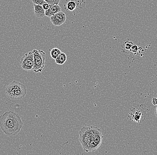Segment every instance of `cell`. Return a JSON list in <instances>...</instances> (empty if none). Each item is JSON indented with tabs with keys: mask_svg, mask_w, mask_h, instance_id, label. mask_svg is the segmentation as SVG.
<instances>
[{
	"mask_svg": "<svg viewBox=\"0 0 157 155\" xmlns=\"http://www.w3.org/2000/svg\"><path fill=\"white\" fill-rule=\"evenodd\" d=\"M130 50H131L133 52H137V51H138V47L136 45H133L132 47L130 49Z\"/></svg>",
	"mask_w": 157,
	"mask_h": 155,
	"instance_id": "obj_18",
	"label": "cell"
},
{
	"mask_svg": "<svg viewBox=\"0 0 157 155\" xmlns=\"http://www.w3.org/2000/svg\"><path fill=\"white\" fill-rule=\"evenodd\" d=\"M125 49L127 50H130V49L133 46V43L131 41H126L125 42Z\"/></svg>",
	"mask_w": 157,
	"mask_h": 155,
	"instance_id": "obj_16",
	"label": "cell"
},
{
	"mask_svg": "<svg viewBox=\"0 0 157 155\" xmlns=\"http://www.w3.org/2000/svg\"><path fill=\"white\" fill-rule=\"evenodd\" d=\"M34 13L36 17L39 18H43L45 16V10L41 5L34 4Z\"/></svg>",
	"mask_w": 157,
	"mask_h": 155,
	"instance_id": "obj_10",
	"label": "cell"
},
{
	"mask_svg": "<svg viewBox=\"0 0 157 155\" xmlns=\"http://www.w3.org/2000/svg\"><path fill=\"white\" fill-rule=\"evenodd\" d=\"M50 5H59L60 0H44Z\"/></svg>",
	"mask_w": 157,
	"mask_h": 155,
	"instance_id": "obj_15",
	"label": "cell"
},
{
	"mask_svg": "<svg viewBox=\"0 0 157 155\" xmlns=\"http://www.w3.org/2000/svg\"><path fill=\"white\" fill-rule=\"evenodd\" d=\"M23 126L20 116L13 111L6 112L0 116V127L5 134L15 135Z\"/></svg>",
	"mask_w": 157,
	"mask_h": 155,
	"instance_id": "obj_1",
	"label": "cell"
},
{
	"mask_svg": "<svg viewBox=\"0 0 157 155\" xmlns=\"http://www.w3.org/2000/svg\"><path fill=\"white\" fill-rule=\"evenodd\" d=\"M61 52H62L58 48H54L52 50H51V52H50V55H51L52 58L55 60L58 56L60 54Z\"/></svg>",
	"mask_w": 157,
	"mask_h": 155,
	"instance_id": "obj_13",
	"label": "cell"
},
{
	"mask_svg": "<svg viewBox=\"0 0 157 155\" xmlns=\"http://www.w3.org/2000/svg\"><path fill=\"white\" fill-rule=\"evenodd\" d=\"M152 102L154 105H157V97H154L152 99Z\"/></svg>",
	"mask_w": 157,
	"mask_h": 155,
	"instance_id": "obj_20",
	"label": "cell"
},
{
	"mask_svg": "<svg viewBox=\"0 0 157 155\" xmlns=\"http://www.w3.org/2000/svg\"><path fill=\"white\" fill-rule=\"evenodd\" d=\"M80 139L81 143L85 151L88 152L89 145L93 140V137L90 132V127H84L81 129L79 131Z\"/></svg>",
	"mask_w": 157,
	"mask_h": 155,
	"instance_id": "obj_4",
	"label": "cell"
},
{
	"mask_svg": "<svg viewBox=\"0 0 157 155\" xmlns=\"http://www.w3.org/2000/svg\"><path fill=\"white\" fill-rule=\"evenodd\" d=\"M34 56V68L35 73H41L45 66L46 53L43 50L34 49L32 51Z\"/></svg>",
	"mask_w": 157,
	"mask_h": 155,
	"instance_id": "obj_3",
	"label": "cell"
},
{
	"mask_svg": "<svg viewBox=\"0 0 157 155\" xmlns=\"http://www.w3.org/2000/svg\"><path fill=\"white\" fill-rule=\"evenodd\" d=\"M142 106L141 105V107ZM141 109V107L139 109H134L129 113L130 118L133 121L140 123L145 120L146 117V111Z\"/></svg>",
	"mask_w": 157,
	"mask_h": 155,
	"instance_id": "obj_6",
	"label": "cell"
},
{
	"mask_svg": "<svg viewBox=\"0 0 157 155\" xmlns=\"http://www.w3.org/2000/svg\"><path fill=\"white\" fill-rule=\"evenodd\" d=\"M61 11V8L59 5H50L49 9L45 10V16L50 17Z\"/></svg>",
	"mask_w": 157,
	"mask_h": 155,
	"instance_id": "obj_9",
	"label": "cell"
},
{
	"mask_svg": "<svg viewBox=\"0 0 157 155\" xmlns=\"http://www.w3.org/2000/svg\"><path fill=\"white\" fill-rule=\"evenodd\" d=\"M20 65L23 69L32 70L34 68V56L32 51L25 54L21 58Z\"/></svg>",
	"mask_w": 157,
	"mask_h": 155,
	"instance_id": "obj_5",
	"label": "cell"
},
{
	"mask_svg": "<svg viewBox=\"0 0 157 155\" xmlns=\"http://www.w3.org/2000/svg\"><path fill=\"white\" fill-rule=\"evenodd\" d=\"M77 6L76 2L74 0H70L69 1H66L64 5L65 9L71 12L75 10Z\"/></svg>",
	"mask_w": 157,
	"mask_h": 155,
	"instance_id": "obj_11",
	"label": "cell"
},
{
	"mask_svg": "<svg viewBox=\"0 0 157 155\" xmlns=\"http://www.w3.org/2000/svg\"><path fill=\"white\" fill-rule=\"evenodd\" d=\"M91 132H92L93 140L98 145L99 147L102 144L103 137L102 135V131L99 128L95 126H91Z\"/></svg>",
	"mask_w": 157,
	"mask_h": 155,
	"instance_id": "obj_8",
	"label": "cell"
},
{
	"mask_svg": "<svg viewBox=\"0 0 157 155\" xmlns=\"http://www.w3.org/2000/svg\"><path fill=\"white\" fill-rule=\"evenodd\" d=\"M33 4L37 5H43V4L46 3L44 0H32Z\"/></svg>",
	"mask_w": 157,
	"mask_h": 155,
	"instance_id": "obj_17",
	"label": "cell"
},
{
	"mask_svg": "<svg viewBox=\"0 0 157 155\" xmlns=\"http://www.w3.org/2000/svg\"><path fill=\"white\" fill-rule=\"evenodd\" d=\"M99 147L96 143H95L93 140L90 143L89 145L88 148V152H95L99 148Z\"/></svg>",
	"mask_w": 157,
	"mask_h": 155,
	"instance_id": "obj_14",
	"label": "cell"
},
{
	"mask_svg": "<svg viewBox=\"0 0 157 155\" xmlns=\"http://www.w3.org/2000/svg\"><path fill=\"white\" fill-rule=\"evenodd\" d=\"M50 18V21L54 26H60L66 21V16L64 12L61 11L51 16Z\"/></svg>",
	"mask_w": 157,
	"mask_h": 155,
	"instance_id": "obj_7",
	"label": "cell"
},
{
	"mask_svg": "<svg viewBox=\"0 0 157 155\" xmlns=\"http://www.w3.org/2000/svg\"><path fill=\"white\" fill-rule=\"evenodd\" d=\"M5 90L6 96L14 100L22 99L27 92L25 86L15 80L13 81L6 87Z\"/></svg>",
	"mask_w": 157,
	"mask_h": 155,
	"instance_id": "obj_2",
	"label": "cell"
},
{
	"mask_svg": "<svg viewBox=\"0 0 157 155\" xmlns=\"http://www.w3.org/2000/svg\"><path fill=\"white\" fill-rule=\"evenodd\" d=\"M154 113H155V116H156V117L157 118V107H156V108L155 109V110H154Z\"/></svg>",
	"mask_w": 157,
	"mask_h": 155,
	"instance_id": "obj_21",
	"label": "cell"
},
{
	"mask_svg": "<svg viewBox=\"0 0 157 155\" xmlns=\"http://www.w3.org/2000/svg\"><path fill=\"white\" fill-rule=\"evenodd\" d=\"M42 6H43V8L44 9V10H46L49 9V7H50V4L46 2V3L43 4Z\"/></svg>",
	"mask_w": 157,
	"mask_h": 155,
	"instance_id": "obj_19",
	"label": "cell"
},
{
	"mask_svg": "<svg viewBox=\"0 0 157 155\" xmlns=\"http://www.w3.org/2000/svg\"><path fill=\"white\" fill-rule=\"evenodd\" d=\"M67 55L65 53L61 52L60 54L55 59L56 63L59 65H62L65 63L67 61Z\"/></svg>",
	"mask_w": 157,
	"mask_h": 155,
	"instance_id": "obj_12",
	"label": "cell"
}]
</instances>
